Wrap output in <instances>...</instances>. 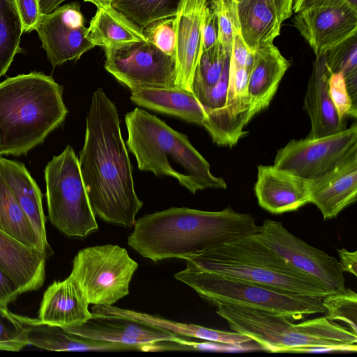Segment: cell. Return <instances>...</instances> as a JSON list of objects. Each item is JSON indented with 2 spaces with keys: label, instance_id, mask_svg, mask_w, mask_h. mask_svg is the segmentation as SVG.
Instances as JSON below:
<instances>
[{
  "label": "cell",
  "instance_id": "f35d334b",
  "mask_svg": "<svg viewBox=\"0 0 357 357\" xmlns=\"http://www.w3.org/2000/svg\"><path fill=\"white\" fill-rule=\"evenodd\" d=\"M15 3L23 33L35 30L41 16L38 0H15Z\"/></svg>",
  "mask_w": 357,
  "mask_h": 357
},
{
  "label": "cell",
  "instance_id": "9a60e30c",
  "mask_svg": "<svg viewBox=\"0 0 357 357\" xmlns=\"http://www.w3.org/2000/svg\"><path fill=\"white\" fill-rule=\"evenodd\" d=\"M63 328L84 337L138 345L145 351H185L184 345L189 339L139 321L115 317L94 315L82 325Z\"/></svg>",
  "mask_w": 357,
  "mask_h": 357
},
{
  "label": "cell",
  "instance_id": "d4e9b609",
  "mask_svg": "<svg viewBox=\"0 0 357 357\" xmlns=\"http://www.w3.org/2000/svg\"><path fill=\"white\" fill-rule=\"evenodd\" d=\"M0 175L43 244L50 248L47 241L42 194L25 166L19 162L0 157Z\"/></svg>",
  "mask_w": 357,
  "mask_h": 357
},
{
  "label": "cell",
  "instance_id": "5b68a950",
  "mask_svg": "<svg viewBox=\"0 0 357 357\" xmlns=\"http://www.w3.org/2000/svg\"><path fill=\"white\" fill-rule=\"evenodd\" d=\"M185 261L205 271L295 294L322 299L333 293L322 282L282 258L257 234L210 248Z\"/></svg>",
  "mask_w": 357,
  "mask_h": 357
},
{
  "label": "cell",
  "instance_id": "1f68e13d",
  "mask_svg": "<svg viewBox=\"0 0 357 357\" xmlns=\"http://www.w3.org/2000/svg\"><path fill=\"white\" fill-rule=\"evenodd\" d=\"M179 0H113L112 6L141 29L149 24L176 15Z\"/></svg>",
  "mask_w": 357,
  "mask_h": 357
},
{
  "label": "cell",
  "instance_id": "ee69618b",
  "mask_svg": "<svg viewBox=\"0 0 357 357\" xmlns=\"http://www.w3.org/2000/svg\"><path fill=\"white\" fill-rule=\"evenodd\" d=\"M319 0H294L293 12L295 13L307 8L314 2ZM351 3L357 5L356 0H349Z\"/></svg>",
  "mask_w": 357,
  "mask_h": 357
},
{
  "label": "cell",
  "instance_id": "44dd1931",
  "mask_svg": "<svg viewBox=\"0 0 357 357\" xmlns=\"http://www.w3.org/2000/svg\"><path fill=\"white\" fill-rule=\"evenodd\" d=\"M15 317L26 329L28 344L40 349L57 351H144L143 347L138 345L105 341L78 335L68 332L62 327L44 323L38 319L18 314H15Z\"/></svg>",
  "mask_w": 357,
  "mask_h": 357
},
{
  "label": "cell",
  "instance_id": "8fae6325",
  "mask_svg": "<svg viewBox=\"0 0 357 357\" xmlns=\"http://www.w3.org/2000/svg\"><path fill=\"white\" fill-rule=\"evenodd\" d=\"M105 70L131 91L175 87V59L148 41L105 50Z\"/></svg>",
  "mask_w": 357,
  "mask_h": 357
},
{
  "label": "cell",
  "instance_id": "603a6c76",
  "mask_svg": "<svg viewBox=\"0 0 357 357\" xmlns=\"http://www.w3.org/2000/svg\"><path fill=\"white\" fill-rule=\"evenodd\" d=\"M290 66V61L273 44L263 46L253 52L248 77L250 120L269 106Z\"/></svg>",
  "mask_w": 357,
  "mask_h": 357
},
{
  "label": "cell",
  "instance_id": "f6af8a7d",
  "mask_svg": "<svg viewBox=\"0 0 357 357\" xmlns=\"http://www.w3.org/2000/svg\"><path fill=\"white\" fill-rule=\"evenodd\" d=\"M113 0H84V2H89L94 4L97 8L107 7L112 6Z\"/></svg>",
  "mask_w": 357,
  "mask_h": 357
},
{
  "label": "cell",
  "instance_id": "7c38bea8",
  "mask_svg": "<svg viewBox=\"0 0 357 357\" xmlns=\"http://www.w3.org/2000/svg\"><path fill=\"white\" fill-rule=\"evenodd\" d=\"M294 23L318 57L356 35L357 5L319 0L296 13Z\"/></svg>",
  "mask_w": 357,
  "mask_h": 357
},
{
  "label": "cell",
  "instance_id": "4fadbf2b",
  "mask_svg": "<svg viewBox=\"0 0 357 357\" xmlns=\"http://www.w3.org/2000/svg\"><path fill=\"white\" fill-rule=\"evenodd\" d=\"M257 234L289 263L314 276L333 292L346 288L344 272L337 259L296 236L282 222L266 219Z\"/></svg>",
  "mask_w": 357,
  "mask_h": 357
},
{
  "label": "cell",
  "instance_id": "bcb514c9",
  "mask_svg": "<svg viewBox=\"0 0 357 357\" xmlns=\"http://www.w3.org/2000/svg\"><path fill=\"white\" fill-rule=\"evenodd\" d=\"M211 6H216L219 5L222 1H227V0H211Z\"/></svg>",
  "mask_w": 357,
  "mask_h": 357
},
{
  "label": "cell",
  "instance_id": "2e32d148",
  "mask_svg": "<svg viewBox=\"0 0 357 357\" xmlns=\"http://www.w3.org/2000/svg\"><path fill=\"white\" fill-rule=\"evenodd\" d=\"M207 3V0H179L175 16V84L188 91L202 53V22Z\"/></svg>",
  "mask_w": 357,
  "mask_h": 357
},
{
  "label": "cell",
  "instance_id": "8d00e7d4",
  "mask_svg": "<svg viewBox=\"0 0 357 357\" xmlns=\"http://www.w3.org/2000/svg\"><path fill=\"white\" fill-rule=\"evenodd\" d=\"M146 41L167 55L174 57L176 46L175 17L155 20L142 29Z\"/></svg>",
  "mask_w": 357,
  "mask_h": 357
},
{
  "label": "cell",
  "instance_id": "cb8c5ba5",
  "mask_svg": "<svg viewBox=\"0 0 357 357\" xmlns=\"http://www.w3.org/2000/svg\"><path fill=\"white\" fill-rule=\"evenodd\" d=\"M45 256L0 231V267L15 282L21 294L42 287Z\"/></svg>",
  "mask_w": 357,
  "mask_h": 357
},
{
  "label": "cell",
  "instance_id": "ab89813d",
  "mask_svg": "<svg viewBox=\"0 0 357 357\" xmlns=\"http://www.w3.org/2000/svg\"><path fill=\"white\" fill-rule=\"evenodd\" d=\"M218 17L211 7H205L202 22V52L212 47L218 41Z\"/></svg>",
  "mask_w": 357,
  "mask_h": 357
},
{
  "label": "cell",
  "instance_id": "30bf717a",
  "mask_svg": "<svg viewBox=\"0 0 357 357\" xmlns=\"http://www.w3.org/2000/svg\"><path fill=\"white\" fill-rule=\"evenodd\" d=\"M357 150V126L331 135L292 139L279 149L273 165L305 180L317 178Z\"/></svg>",
  "mask_w": 357,
  "mask_h": 357
},
{
  "label": "cell",
  "instance_id": "e0dca14e",
  "mask_svg": "<svg viewBox=\"0 0 357 357\" xmlns=\"http://www.w3.org/2000/svg\"><path fill=\"white\" fill-rule=\"evenodd\" d=\"M254 191L259 205L273 214L297 211L310 203V181L275 165H259Z\"/></svg>",
  "mask_w": 357,
  "mask_h": 357
},
{
  "label": "cell",
  "instance_id": "60d3db41",
  "mask_svg": "<svg viewBox=\"0 0 357 357\" xmlns=\"http://www.w3.org/2000/svg\"><path fill=\"white\" fill-rule=\"evenodd\" d=\"M20 294L15 282L0 267V306L7 307Z\"/></svg>",
  "mask_w": 357,
  "mask_h": 357
},
{
  "label": "cell",
  "instance_id": "d6a6232c",
  "mask_svg": "<svg viewBox=\"0 0 357 357\" xmlns=\"http://www.w3.org/2000/svg\"><path fill=\"white\" fill-rule=\"evenodd\" d=\"M330 73H342L349 93L357 105V43L356 35L324 54Z\"/></svg>",
  "mask_w": 357,
  "mask_h": 357
},
{
  "label": "cell",
  "instance_id": "4dcf8cb0",
  "mask_svg": "<svg viewBox=\"0 0 357 357\" xmlns=\"http://www.w3.org/2000/svg\"><path fill=\"white\" fill-rule=\"evenodd\" d=\"M23 33L15 0H0V77L19 52Z\"/></svg>",
  "mask_w": 357,
  "mask_h": 357
},
{
  "label": "cell",
  "instance_id": "3957f363",
  "mask_svg": "<svg viewBox=\"0 0 357 357\" xmlns=\"http://www.w3.org/2000/svg\"><path fill=\"white\" fill-rule=\"evenodd\" d=\"M68 111L63 87L40 72L0 83V157L20 155L43 142Z\"/></svg>",
  "mask_w": 357,
  "mask_h": 357
},
{
  "label": "cell",
  "instance_id": "83f0119b",
  "mask_svg": "<svg viewBox=\"0 0 357 357\" xmlns=\"http://www.w3.org/2000/svg\"><path fill=\"white\" fill-rule=\"evenodd\" d=\"M0 231L20 243L40 250L47 258L53 254L45 246L0 175Z\"/></svg>",
  "mask_w": 357,
  "mask_h": 357
},
{
  "label": "cell",
  "instance_id": "ac0fdd59",
  "mask_svg": "<svg viewBox=\"0 0 357 357\" xmlns=\"http://www.w3.org/2000/svg\"><path fill=\"white\" fill-rule=\"evenodd\" d=\"M293 3L294 0H241L238 3L241 33L252 52L273 44L282 23L292 15Z\"/></svg>",
  "mask_w": 357,
  "mask_h": 357
},
{
  "label": "cell",
  "instance_id": "7bdbcfd3",
  "mask_svg": "<svg viewBox=\"0 0 357 357\" xmlns=\"http://www.w3.org/2000/svg\"><path fill=\"white\" fill-rule=\"evenodd\" d=\"M66 0H38L40 11L42 15L53 12Z\"/></svg>",
  "mask_w": 357,
  "mask_h": 357
},
{
  "label": "cell",
  "instance_id": "836d02e7",
  "mask_svg": "<svg viewBox=\"0 0 357 357\" xmlns=\"http://www.w3.org/2000/svg\"><path fill=\"white\" fill-rule=\"evenodd\" d=\"M229 54L218 41L212 47L202 52L191 86V91L197 99L217 83L221 76L225 61Z\"/></svg>",
  "mask_w": 357,
  "mask_h": 357
},
{
  "label": "cell",
  "instance_id": "484cf974",
  "mask_svg": "<svg viewBox=\"0 0 357 357\" xmlns=\"http://www.w3.org/2000/svg\"><path fill=\"white\" fill-rule=\"evenodd\" d=\"M130 100L143 107L202 126L206 117L194 93L180 87L135 89L131 91Z\"/></svg>",
  "mask_w": 357,
  "mask_h": 357
},
{
  "label": "cell",
  "instance_id": "6da1fadb",
  "mask_svg": "<svg viewBox=\"0 0 357 357\" xmlns=\"http://www.w3.org/2000/svg\"><path fill=\"white\" fill-rule=\"evenodd\" d=\"M78 161L94 213L107 222L134 227L143 202L135 190L118 110L101 88L91 96Z\"/></svg>",
  "mask_w": 357,
  "mask_h": 357
},
{
  "label": "cell",
  "instance_id": "9c48e42d",
  "mask_svg": "<svg viewBox=\"0 0 357 357\" xmlns=\"http://www.w3.org/2000/svg\"><path fill=\"white\" fill-rule=\"evenodd\" d=\"M137 268L125 248L107 244L79 250L70 275L77 280L89 304L112 305L129 294Z\"/></svg>",
  "mask_w": 357,
  "mask_h": 357
},
{
  "label": "cell",
  "instance_id": "ba28073f",
  "mask_svg": "<svg viewBox=\"0 0 357 357\" xmlns=\"http://www.w3.org/2000/svg\"><path fill=\"white\" fill-rule=\"evenodd\" d=\"M48 215L68 236L84 238L98 230L83 182L78 158L68 145L45 169Z\"/></svg>",
  "mask_w": 357,
  "mask_h": 357
},
{
  "label": "cell",
  "instance_id": "f546056e",
  "mask_svg": "<svg viewBox=\"0 0 357 357\" xmlns=\"http://www.w3.org/2000/svg\"><path fill=\"white\" fill-rule=\"evenodd\" d=\"M142 320L146 324L171 332L181 337L234 346H238L252 341L249 337L234 331H220L194 324L177 322L158 315L145 313L142 316Z\"/></svg>",
  "mask_w": 357,
  "mask_h": 357
},
{
  "label": "cell",
  "instance_id": "277c9868",
  "mask_svg": "<svg viewBox=\"0 0 357 357\" xmlns=\"http://www.w3.org/2000/svg\"><path fill=\"white\" fill-rule=\"evenodd\" d=\"M125 122L127 146L141 171L173 177L193 194L205 188H227L186 135L139 108L127 113Z\"/></svg>",
  "mask_w": 357,
  "mask_h": 357
},
{
  "label": "cell",
  "instance_id": "4316f807",
  "mask_svg": "<svg viewBox=\"0 0 357 357\" xmlns=\"http://www.w3.org/2000/svg\"><path fill=\"white\" fill-rule=\"evenodd\" d=\"M86 38L95 47L104 50L146 41L142 29L112 6L97 8Z\"/></svg>",
  "mask_w": 357,
  "mask_h": 357
},
{
  "label": "cell",
  "instance_id": "ffe728a7",
  "mask_svg": "<svg viewBox=\"0 0 357 357\" xmlns=\"http://www.w3.org/2000/svg\"><path fill=\"white\" fill-rule=\"evenodd\" d=\"M89 303L77 280L69 275L54 281L43 294L38 319L60 327L77 326L93 317Z\"/></svg>",
  "mask_w": 357,
  "mask_h": 357
},
{
  "label": "cell",
  "instance_id": "7a4b0ae2",
  "mask_svg": "<svg viewBox=\"0 0 357 357\" xmlns=\"http://www.w3.org/2000/svg\"><path fill=\"white\" fill-rule=\"evenodd\" d=\"M254 216L230 206L219 211L173 207L135 221L128 244L154 262L186 259L210 248L257 234Z\"/></svg>",
  "mask_w": 357,
  "mask_h": 357
},
{
  "label": "cell",
  "instance_id": "8992f818",
  "mask_svg": "<svg viewBox=\"0 0 357 357\" xmlns=\"http://www.w3.org/2000/svg\"><path fill=\"white\" fill-rule=\"evenodd\" d=\"M216 313L232 331L249 337L268 352L289 353L310 347L357 351V334L325 316L294 324L282 315L243 307L218 305Z\"/></svg>",
  "mask_w": 357,
  "mask_h": 357
},
{
  "label": "cell",
  "instance_id": "d590c367",
  "mask_svg": "<svg viewBox=\"0 0 357 357\" xmlns=\"http://www.w3.org/2000/svg\"><path fill=\"white\" fill-rule=\"evenodd\" d=\"M26 345L24 327L15 314L0 306V350L17 351Z\"/></svg>",
  "mask_w": 357,
  "mask_h": 357
},
{
  "label": "cell",
  "instance_id": "d6986e66",
  "mask_svg": "<svg viewBox=\"0 0 357 357\" xmlns=\"http://www.w3.org/2000/svg\"><path fill=\"white\" fill-rule=\"evenodd\" d=\"M357 198V150L335 167L310 181V203L320 211L324 220L336 218Z\"/></svg>",
  "mask_w": 357,
  "mask_h": 357
},
{
  "label": "cell",
  "instance_id": "52a82bcc",
  "mask_svg": "<svg viewBox=\"0 0 357 357\" xmlns=\"http://www.w3.org/2000/svg\"><path fill=\"white\" fill-rule=\"evenodd\" d=\"M174 278L215 305H233L284 316L293 321L324 314L321 299L201 270L187 262Z\"/></svg>",
  "mask_w": 357,
  "mask_h": 357
},
{
  "label": "cell",
  "instance_id": "7402d4cb",
  "mask_svg": "<svg viewBox=\"0 0 357 357\" xmlns=\"http://www.w3.org/2000/svg\"><path fill=\"white\" fill-rule=\"evenodd\" d=\"M329 75L324 54L316 57L304 99L311 125L307 137H322L345 129L344 119L340 117L329 94Z\"/></svg>",
  "mask_w": 357,
  "mask_h": 357
},
{
  "label": "cell",
  "instance_id": "74e56055",
  "mask_svg": "<svg viewBox=\"0 0 357 357\" xmlns=\"http://www.w3.org/2000/svg\"><path fill=\"white\" fill-rule=\"evenodd\" d=\"M328 91L340 117H356L357 105L352 100L342 73H330Z\"/></svg>",
  "mask_w": 357,
  "mask_h": 357
},
{
  "label": "cell",
  "instance_id": "7dc6e473",
  "mask_svg": "<svg viewBox=\"0 0 357 357\" xmlns=\"http://www.w3.org/2000/svg\"><path fill=\"white\" fill-rule=\"evenodd\" d=\"M236 1H237V2L238 3L241 0H236Z\"/></svg>",
  "mask_w": 357,
  "mask_h": 357
},
{
  "label": "cell",
  "instance_id": "e575fe53",
  "mask_svg": "<svg viewBox=\"0 0 357 357\" xmlns=\"http://www.w3.org/2000/svg\"><path fill=\"white\" fill-rule=\"evenodd\" d=\"M321 302L328 319L341 321L357 334V294L354 291L345 288L328 295Z\"/></svg>",
  "mask_w": 357,
  "mask_h": 357
},
{
  "label": "cell",
  "instance_id": "b9f144b4",
  "mask_svg": "<svg viewBox=\"0 0 357 357\" xmlns=\"http://www.w3.org/2000/svg\"><path fill=\"white\" fill-rule=\"evenodd\" d=\"M339 262L343 272L357 275V251H349L346 248L337 249Z\"/></svg>",
  "mask_w": 357,
  "mask_h": 357
},
{
  "label": "cell",
  "instance_id": "5bb4252c",
  "mask_svg": "<svg viewBox=\"0 0 357 357\" xmlns=\"http://www.w3.org/2000/svg\"><path fill=\"white\" fill-rule=\"evenodd\" d=\"M76 1L42 15L36 28L42 47L53 68L78 60L95 46L87 39L88 27Z\"/></svg>",
  "mask_w": 357,
  "mask_h": 357
},
{
  "label": "cell",
  "instance_id": "f1b7e54d",
  "mask_svg": "<svg viewBox=\"0 0 357 357\" xmlns=\"http://www.w3.org/2000/svg\"><path fill=\"white\" fill-rule=\"evenodd\" d=\"M250 70L229 60L226 114L233 139L236 144L245 135L243 128L250 121L248 77Z\"/></svg>",
  "mask_w": 357,
  "mask_h": 357
}]
</instances>
